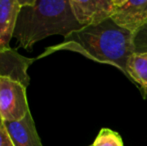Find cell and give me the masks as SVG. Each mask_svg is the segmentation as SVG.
<instances>
[{"instance_id":"1","label":"cell","mask_w":147,"mask_h":146,"mask_svg":"<svg viewBox=\"0 0 147 146\" xmlns=\"http://www.w3.org/2000/svg\"><path fill=\"white\" fill-rule=\"evenodd\" d=\"M134 34L118 26L111 18L98 25L82 27L64 37L54 46H49L36 59L58 51H72L103 64L119 69L127 77L126 63L134 52Z\"/></svg>"},{"instance_id":"5","label":"cell","mask_w":147,"mask_h":146,"mask_svg":"<svg viewBox=\"0 0 147 146\" xmlns=\"http://www.w3.org/2000/svg\"><path fill=\"white\" fill-rule=\"evenodd\" d=\"M76 20L82 27L98 25L112 17L114 0H69Z\"/></svg>"},{"instance_id":"10","label":"cell","mask_w":147,"mask_h":146,"mask_svg":"<svg viewBox=\"0 0 147 146\" xmlns=\"http://www.w3.org/2000/svg\"><path fill=\"white\" fill-rule=\"evenodd\" d=\"M93 146H124L122 137L109 128H101L95 138Z\"/></svg>"},{"instance_id":"9","label":"cell","mask_w":147,"mask_h":146,"mask_svg":"<svg viewBox=\"0 0 147 146\" xmlns=\"http://www.w3.org/2000/svg\"><path fill=\"white\" fill-rule=\"evenodd\" d=\"M127 78L139 87L144 98L147 97V52H133L126 63Z\"/></svg>"},{"instance_id":"3","label":"cell","mask_w":147,"mask_h":146,"mask_svg":"<svg viewBox=\"0 0 147 146\" xmlns=\"http://www.w3.org/2000/svg\"><path fill=\"white\" fill-rule=\"evenodd\" d=\"M26 86L6 76H0V116L3 121H18L30 112Z\"/></svg>"},{"instance_id":"6","label":"cell","mask_w":147,"mask_h":146,"mask_svg":"<svg viewBox=\"0 0 147 146\" xmlns=\"http://www.w3.org/2000/svg\"><path fill=\"white\" fill-rule=\"evenodd\" d=\"M34 60L19 54L14 49L0 52V76L15 79L28 87L30 83L28 68Z\"/></svg>"},{"instance_id":"2","label":"cell","mask_w":147,"mask_h":146,"mask_svg":"<svg viewBox=\"0 0 147 146\" xmlns=\"http://www.w3.org/2000/svg\"><path fill=\"white\" fill-rule=\"evenodd\" d=\"M69 0H22L13 37L27 51L51 35L68 36L81 29Z\"/></svg>"},{"instance_id":"11","label":"cell","mask_w":147,"mask_h":146,"mask_svg":"<svg viewBox=\"0 0 147 146\" xmlns=\"http://www.w3.org/2000/svg\"><path fill=\"white\" fill-rule=\"evenodd\" d=\"M134 52H147V26L134 34Z\"/></svg>"},{"instance_id":"12","label":"cell","mask_w":147,"mask_h":146,"mask_svg":"<svg viewBox=\"0 0 147 146\" xmlns=\"http://www.w3.org/2000/svg\"><path fill=\"white\" fill-rule=\"evenodd\" d=\"M0 146H14L7 129L4 126V122L0 125Z\"/></svg>"},{"instance_id":"14","label":"cell","mask_w":147,"mask_h":146,"mask_svg":"<svg viewBox=\"0 0 147 146\" xmlns=\"http://www.w3.org/2000/svg\"><path fill=\"white\" fill-rule=\"evenodd\" d=\"M89 146H93V145H92V144H91V145H89Z\"/></svg>"},{"instance_id":"4","label":"cell","mask_w":147,"mask_h":146,"mask_svg":"<svg viewBox=\"0 0 147 146\" xmlns=\"http://www.w3.org/2000/svg\"><path fill=\"white\" fill-rule=\"evenodd\" d=\"M111 19L118 26L135 34L147 26V0H114Z\"/></svg>"},{"instance_id":"8","label":"cell","mask_w":147,"mask_h":146,"mask_svg":"<svg viewBox=\"0 0 147 146\" xmlns=\"http://www.w3.org/2000/svg\"><path fill=\"white\" fill-rule=\"evenodd\" d=\"M14 146H43L31 112L18 121H4Z\"/></svg>"},{"instance_id":"13","label":"cell","mask_w":147,"mask_h":146,"mask_svg":"<svg viewBox=\"0 0 147 146\" xmlns=\"http://www.w3.org/2000/svg\"><path fill=\"white\" fill-rule=\"evenodd\" d=\"M3 122H4V121H3V120H2L1 116H0V125H2V124H3Z\"/></svg>"},{"instance_id":"7","label":"cell","mask_w":147,"mask_h":146,"mask_svg":"<svg viewBox=\"0 0 147 146\" xmlns=\"http://www.w3.org/2000/svg\"><path fill=\"white\" fill-rule=\"evenodd\" d=\"M22 0H0V52L9 51Z\"/></svg>"}]
</instances>
